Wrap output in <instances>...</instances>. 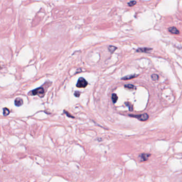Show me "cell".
<instances>
[{
	"label": "cell",
	"mask_w": 182,
	"mask_h": 182,
	"mask_svg": "<svg viewBox=\"0 0 182 182\" xmlns=\"http://www.w3.org/2000/svg\"><path fill=\"white\" fill-rule=\"evenodd\" d=\"M45 94V91L43 88L40 87L37 88L36 89L33 90L29 93V95H32V96H35V95H38L40 97H43Z\"/></svg>",
	"instance_id": "1"
},
{
	"label": "cell",
	"mask_w": 182,
	"mask_h": 182,
	"mask_svg": "<svg viewBox=\"0 0 182 182\" xmlns=\"http://www.w3.org/2000/svg\"><path fill=\"white\" fill-rule=\"evenodd\" d=\"M88 83L86 80L82 77H80L76 84V87L79 88H84L88 86Z\"/></svg>",
	"instance_id": "2"
},
{
	"label": "cell",
	"mask_w": 182,
	"mask_h": 182,
	"mask_svg": "<svg viewBox=\"0 0 182 182\" xmlns=\"http://www.w3.org/2000/svg\"><path fill=\"white\" fill-rule=\"evenodd\" d=\"M129 115L131 117H135V118L137 119L138 120H139V121H145L146 120H147L148 119V117H149V116H148V115L147 114V113H144V114H139V115L130 114Z\"/></svg>",
	"instance_id": "3"
},
{
	"label": "cell",
	"mask_w": 182,
	"mask_h": 182,
	"mask_svg": "<svg viewBox=\"0 0 182 182\" xmlns=\"http://www.w3.org/2000/svg\"><path fill=\"white\" fill-rule=\"evenodd\" d=\"M150 154L147 153H142L139 155V158L140 159V161H147L148 157H150Z\"/></svg>",
	"instance_id": "4"
},
{
	"label": "cell",
	"mask_w": 182,
	"mask_h": 182,
	"mask_svg": "<svg viewBox=\"0 0 182 182\" xmlns=\"http://www.w3.org/2000/svg\"><path fill=\"white\" fill-rule=\"evenodd\" d=\"M168 31L172 34L178 35L179 34V31L176 27H170L168 28Z\"/></svg>",
	"instance_id": "5"
},
{
	"label": "cell",
	"mask_w": 182,
	"mask_h": 182,
	"mask_svg": "<svg viewBox=\"0 0 182 182\" xmlns=\"http://www.w3.org/2000/svg\"><path fill=\"white\" fill-rule=\"evenodd\" d=\"M23 104V100L21 98H20V97L17 98L15 100V105L16 106L19 107V106H21Z\"/></svg>",
	"instance_id": "6"
},
{
	"label": "cell",
	"mask_w": 182,
	"mask_h": 182,
	"mask_svg": "<svg viewBox=\"0 0 182 182\" xmlns=\"http://www.w3.org/2000/svg\"><path fill=\"white\" fill-rule=\"evenodd\" d=\"M138 76V75H137V74L129 75H126V76H124L123 77H122L121 80H129L134 79V78H135V77H136Z\"/></svg>",
	"instance_id": "7"
},
{
	"label": "cell",
	"mask_w": 182,
	"mask_h": 182,
	"mask_svg": "<svg viewBox=\"0 0 182 182\" xmlns=\"http://www.w3.org/2000/svg\"><path fill=\"white\" fill-rule=\"evenodd\" d=\"M152 50V49L151 48H139L137 49L136 51L137 52H150V51Z\"/></svg>",
	"instance_id": "8"
},
{
	"label": "cell",
	"mask_w": 182,
	"mask_h": 182,
	"mask_svg": "<svg viewBox=\"0 0 182 182\" xmlns=\"http://www.w3.org/2000/svg\"><path fill=\"white\" fill-rule=\"evenodd\" d=\"M108 50H109V51L111 53H113V52L115 51V50L117 49V48L115 47V46H108Z\"/></svg>",
	"instance_id": "9"
},
{
	"label": "cell",
	"mask_w": 182,
	"mask_h": 182,
	"mask_svg": "<svg viewBox=\"0 0 182 182\" xmlns=\"http://www.w3.org/2000/svg\"><path fill=\"white\" fill-rule=\"evenodd\" d=\"M3 114L4 116H8V115L10 114V110L6 107L4 108Z\"/></svg>",
	"instance_id": "10"
},
{
	"label": "cell",
	"mask_w": 182,
	"mask_h": 182,
	"mask_svg": "<svg viewBox=\"0 0 182 182\" xmlns=\"http://www.w3.org/2000/svg\"><path fill=\"white\" fill-rule=\"evenodd\" d=\"M112 99L113 102V103H115L117 101V99H118V97L116 95V94H113L112 96Z\"/></svg>",
	"instance_id": "11"
},
{
	"label": "cell",
	"mask_w": 182,
	"mask_h": 182,
	"mask_svg": "<svg viewBox=\"0 0 182 182\" xmlns=\"http://www.w3.org/2000/svg\"><path fill=\"white\" fill-rule=\"evenodd\" d=\"M125 87L127 89H136V87L132 85L131 84H126L125 85Z\"/></svg>",
	"instance_id": "12"
},
{
	"label": "cell",
	"mask_w": 182,
	"mask_h": 182,
	"mask_svg": "<svg viewBox=\"0 0 182 182\" xmlns=\"http://www.w3.org/2000/svg\"><path fill=\"white\" fill-rule=\"evenodd\" d=\"M151 78L153 81H157L159 79V75L157 74H152L151 75Z\"/></svg>",
	"instance_id": "13"
},
{
	"label": "cell",
	"mask_w": 182,
	"mask_h": 182,
	"mask_svg": "<svg viewBox=\"0 0 182 182\" xmlns=\"http://www.w3.org/2000/svg\"><path fill=\"white\" fill-rule=\"evenodd\" d=\"M136 4V2L135 1H130V2H129V3H128V5L129 6H134Z\"/></svg>",
	"instance_id": "14"
},
{
	"label": "cell",
	"mask_w": 182,
	"mask_h": 182,
	"mask_svg": "<svg viewBox=\"0 0 182 182\" xmlns=\"http://www.w3.org/2000/svg\"><path fill=\"white\" fill-rule=\"evenodd\" d=\"M126 104V106H127L129 107V110L130 111H132V110H133V107H132V105H131L130 104L128 103H125Z\"/></svg>",
	"instance_id": "15"
},
{
	"label": "cell",
	"mask_w": 182,
	"mask_h": 182,
	"mask_svg": "<svg viewBox=\"0 0 182 182\" xmlns=\"http://www.w3.org/2000/svg\"><path fill=\"white\" fill-rule=\"evenodd\" d=\"M64 113H65V114H66V115H67V116L68 117H72V118H73V119H74V116H72V115H71V114H70V113H68V112H67V111H64Z\"/></svg>",
	"instance_id": "16"
},
{
	"label": "cell",
	"mask_w": 182,
	"mask_h": 182,
	"mask_svg": "<svg viewBox=\"0 0 182 182\" xmlns=\"http://www.w3.org/2000/svg\"><path fill=\"white\" fill-rule=\"evenodd\" d=\"M80 95H81V92L80 91H75L74 93V96L76 97H79L80 96Z\"/></svg>",
	"instance_id": "17"
}]
</instances>
